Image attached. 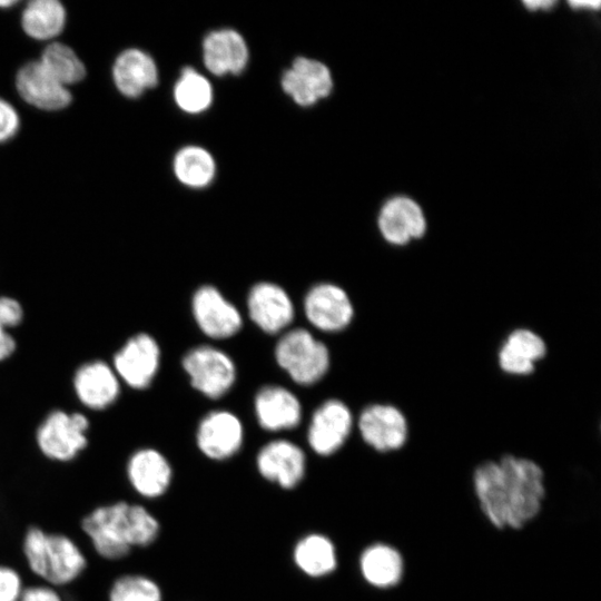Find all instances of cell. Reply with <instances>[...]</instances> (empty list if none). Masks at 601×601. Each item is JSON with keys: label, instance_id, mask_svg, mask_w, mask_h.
Wrapping results in <instances>:
<instances>
[{"label": "cell", "instance_id": "obj_20", "mask_svg": "<svg viewBox=\"0 0 601 601\" xmlns=\"http://www.w3.org/2000/svg\"><path fill=\"white\" fill-rule=\"evenodd\" d=\"M204 63L216 76L239 73L248 60L244 38L233 29L209 32L203 42Z\"/></svg>", "mask_w": 601, "mask_h": 601}, {"label": "cell", "instance_id": "obj_11", "mask_svg": "<svg viewBox=\"0 0 601 601\" xmlns=\"http://www.w3.org/2000/svg\"><path fill=\"white\" fill-rule=\"evenodd\" d=\"M259 474L278 486L290 490L297 486L306 471L303 450L286 440H276L260 449L256 457Z\"/></svg>", "mask_w": 601, "mask_h": 601}, {"label": "cell", "instance_id": "obj_19", "mask_svg": "<svg viewBox=\"0 0 601 601\" xmlns=\"http://www.w3.org/2000/svg\"><path fill=\"white\" fill-rule=\"evenodd\" d=\"M127 475L134 491L147 499L162 496L173 479L167 459L157 450L142 449L131 455Z\"/></svg>", "mask_w": 601, "mask_h": 601}, {"label": "cell", "instance_id": "obj_15", "mask_svg": "<svg viewBox=\"0 0 601 601\" xmlns=\"http://www.w3.org/2000/svg\"><path fill=\"white\" fill-rule=\"evenodd\" d=\"M548 353L544 338L533 329L519 327L511 331L497 351V365L509 375L525 376L535 371Z\"/></svg>", "mask_w": 601, "mask_h": 601}, {"label": "cell", "instance_id": "obj_22", "mask_svg": "<svg viewBox=\"0 0 601 601\" xmlns=\"http://www.w3.org/2000/svg\"><path fill=\"white\" fill-rule=\"evenodd\" d=\"M112 77L117 89L126 97L136 98L156 86L158 71L154 59L139 49H127L116 59Z\"/></svg>", "mask_w": 601, "mask_h": 601}, {"label": "cell", "instance_id": "obj_4", "mask_svg": "<svg viewBox=\"0 0 601 601\" xmlns=\"http://www.w3.org/2000/svg\"><path fill=\"white\" fill-rule=\"evenodd\" d=\"M275 357L278 365L302 385L316 383L329 367L326 345L305 328H295L283 335L276 345Z\"/></svg>", "mask_w": 601, "mask_h": 601}, {"label": "cell", "instance_id": "obj_6", "mask_svg": "<svg viewBox=\"0 0 601 601\" xmlns=\"http://www.w3.org/2000/svg\"><path fill=\"white\" fill-rule=\"evenodd\" d=\"M357 427L363 441L381 453L401 450L408 440V421L401 408L387 403L366 406Z\"/></svg>", "mask_w": 601, "mask_h": 601}, {"label": "cell", "instance_id": "obj_31", "mask_svg": "<svg viewBox=\"0 0 601 601\" xmlns=\"http://www.w3.org/2000/svg\"><path fill=\"white\" fill-rule=\"evenodd\" d=\"M22 317L21 306L9 297H0V361L14 349V341L6 328L17 325Z\"/></svg>", "mask_w": 601, "mask_h": 601}, {"label": "cell", "instance_id": "obj_25", "mask_svg": "<svg viewBox=\"0 0 601 601\" xmlns=\"http://www.w3.org/2000/svg\"><path fill=\"white\" fill-rule=\"evenodd\" d=\"M293 559L296 566L311 578L331 574L337 566V553L333 541L324 534L312 533L295 545Z\"/></svg>", "mask_w": 601, "mask_h": 601}, {"label": "cell", "instance_id": "obj_28", "mask_svg": "<svg viewBox=\"0 0 601 601\" xmlns=\"http://www.w3.org/2000/svg\"><path fill=\"white\" fill-rule=\"evenodd\" d=\"M39 61L49 73L66 87L81 81L86 75L85 65L77 53L61 42L48 45Z\"/></svg>", "mask_w": 601, "mask_h": 601}, {"label": "cell", "instance_id": "obj_32", "mask_svg": "<svg viewBox=\"0 0 601 601\" xmlns=\"http://www.w3.org/2000/svg\"><path fill=\"white\" fill-rule=\"evenodd\" d=\"M24 588L19 572L0 564V601H19Z\"/></svg>", "mask_w": 601, "mask_h": 601}, {"label": "cell", "instance_id": "obj_26", "mask_svg": "<svg viewBox=\"0 0 601 601\" xmlns=\"http://www.w3.org/2000/svg\"><path fill=\"white\" fill-rule=\"evenodd\" d=\"M21 22L29 37L48 40L62 31L66 23V10L57 0H33L26 6Z\"/></svg>", "mask_w": 601, "mask_h": 601}, {"label": "cell", "instance_id": "obj_21", "mask_svg": "<svg viewBox=\"0 0 601 601\" xmlns=\"http://www.w3.org/2000/svg\"><path fill=\"white\" fill-rule=\"evenodd\" d=\"M255 412L260 426L268 431L294 428L302 417L298 398L288 390L269 385L255 397Z\"/></svg>", "mask_w": 601, "mask_h": 601}, {"label": "cell", "instance_id": "obj_12", "mask_svg": "<svg viewBox=\"0 0 601 601\" xmlns=\"http://www.w3.org/2000/svg\"><path fill=\"white\" fill-rule=\"evenodd\" d=\"M243 437V425L236 415L228 411H214L201 420L196 441L204 455L220 461L238 452Z\"/></svg>", "mask_w": 601, "mask_h": 601}, {"label": "cell", "instance_id": "obj_16", "mask_svg": "<svg viewBox=\"0 0 601 601\" xmlns=\"http://www.w3.org/2000/svg\"><path fill=\"white\" fill-rule=\"evenodd\" d=\"M247 306L252 321L269 334L280 332L294 317V306L288 294L280 286L268 282L252 287Z\"/></svg>", "mask_w": 601, "mask_h": 601}, {"label": "cell", "instance_id": "obj_17", "mask_svg": "<svg viewBox=\"0 0 601 601\" xmlns=\"http://www.w3.org/2000/svg\"><path fill=\"white\" fill-rule=\"evenodd\" d=\"M378 228L384 239L404 246L426 231V220L420 206L407 197H394L381 209Z\"/></svg>", "mask_w": 601, "mask_h": 601}, {"label": "cell", "instance_id": "obj_10", "mask_svg": "<svg viewBox=\"0 0 601 601\" xmlns=\"http://www.w3.org/2000/svg\"><path fill=\"white\" fill-rule=\"evenodd\" d=\"M193 314L199 328L209 337L227 338L242 327V315L214 286L199 287L193 297Z\"/></svg>", "mask_w": 601, "mask_h": 601}, {"label": "cell", "instance_id": "obj_37", "mask_svg": "<svg viewBox=\"0 0 601 601\" xmlns=\"http://www.w3.org/2000/svg\"><path fill=\"white\" fill-rule=\"evenodd\" d=\"M14 3H17V1H12V0H2V1H0V7L7 8V7L13 6Z\"/></svg>", "mask_w": 601, "mask_h": 601}, {"label": "cell", "instance_id": "obj_3", "mask_svg": "<svg viewBox=\"0 0 601 601\" xmlns=\"http://www.w3.org/2000/svg\"><path fill=\"white\" fill-rule=\"evenodd\" d=\"M22 551L31 572L50 587L67 585L87 568V559L68 535L30 526L23 538Z\"/></svg>", "mask_w": 601, "mask_h": 601}, {"label": "cell", "instance_id": "obj_34", "mask_svg": "<svg viewBox=\"0 0 601 601\" xmlns=\"http://www.w3.org/2000/svg\"><path fill=\"white\" fill-rule=\"evenodd\" d=\"M19 601H62V599L53 587L31 585L24 588Z\"/></svg>", "mask_w": 601, "mask_h": 601}, {"label": "cell", "instance_id": "obj_33", "mask_svg": "<svg viewBox=\"0 0 601 601\" xmlns=\"http://www.w3.org/2000/svg\"><path fill=\"white\" fill-rule=\"evenodd\" d=\"M20 125L16 109L4 99L0 98V142L12 138Z\"/></svg>", "mask_w": 601, "mask_h": 601}, {"label": "cell", "instance_id": "obj_9", "mask_svg": "<svg viewBox=\"0 0 601 601\" xmlns=\"http://www.w3.org/2000/svg\"><path fill=\"white\" fill-rule=\"evenodd\" d=\"M353 427V415L339 400H328L318 406L307 432L312 450L323 456L334 454L348 439Z\"/></svg>", "mask_w": 601, "mask_h": 601}, {"label": "cell", "instance_id": "obj_8", "mask_svg": "<svg viewBox=\"0 0 601 601\" xmlns=\"http://www.w3.org/2000/svg\"><path fill=\"white\" fill-rule=\"evenodd\" d=\"M304 312L309 323L324 332L346 328L354 307L347 293L338 285L322 283L312 287L304 299Z\"/></svg>", "mask_w": 601, "mask_h": 601}, {"label": "cell", "instance_id": "obj_30", "mask_svg": "<svg viewBox=\"0 0 601 601\" xmlns=\"http://www.w3.org/2000/svg\"><path fill=\"white\" fill-rule=\"evenodd\" d=\"M109 601H161V589L156 581L142 574H125L111 584Z\"/></svg>", "mask_w": 601, "mask_h": 601}, {"label": "cell", "instance_id": "obj_18", "mask_svg": "<svg viewBox=\"0 0 601 601\" xmlns=\"http://www.w3.org/2000/svg\"><path fill=\"white\" fill-rule=\"evenodd\" d=\"M159 347L147 334L130 338L115 357V367L134 388H145L152 381L159 365Z\"/></svg>", "mask_w": 601, "mask_h": 601}, {"label": "cell", "instance_id": "obj_13", "mask_svg": "<svg viewBox=\"0 0 601 601\" xmlns=\"http://www.w3.org/2000/svg\"><path fill=\"white\" fill-rule=\"evenodd\" d=\"M283 90L299 106H312L329 95L333 79L328 68L314 59L297 57L282 76Z\"/></svg>", "mask_w": 601, "mask_h": 601}, {"label": "cell", "instance_id": "obj_14", "mask_svg": "<svg viewBox=\"0 0 601 601\" xmlns=\"http://www.w3.org/2000/svg\"><path fill=\"white\" fill-rule=\"evenodd\" d=\"M16 86L24 101L42 110L63 109L72 99L68 87L49 73L40 61L24 65L17 73Z\"/></svg>", "mask_w": 601, "mask_h": 601}, {"label": "cell", "instance_id": "obj_1", "mask_svg": "<svg viewBox=\"0 0 601 601\" xmlns=\"http://www.w3.org/2000/svg\"><path fill=\"white\" fill-rule=\"evenodd\" d=\"M472 485L481 512L497 530H522L539 515L545 500L543 469L514 454L480 463Z\"/></svg>", "mask_w": 601, "mask_h": 601}, {"label": "cell", "instance_id": "obj_7", "mask_svg": "<svg viewBox=\"0 0 601 601\" xmlns=\"http://www.w3.org/2000/svg\"><path fill=\"white\" fill-rule=\"evenodd\" d=\"M87 428L88 421L83 415L53 412L39 427L37 434L39 449L51 460L70 461L86 447Z\"/></svg>", "mask_w": 601, "mask_h": 601}, {"label": "cell", "instance_id": "obj_5", "mask_svg": "<svg viewBox=\"0 0 601 601\" xmlns=\"http://www.w3.org/2000/svg\"><path fill=\"white\" fill-rule=\"evenodd\" d=\"M183 366L191 385L210 398L224 395L234 384L236 368L231 358L213 346L203 345L190 349Z\"/></svg>", "mask_w": 601, "mask_h": 601}, {"label": "cell", "instance_id": "obj_36", "mask_svg": "<svg viewBox=\"0 0 601 601\" xmlns=\"http://www.w3.org/2000/svg\"><path fill=\"white\" fill-rule=\"evenodd\" d=\"M569 3L573 8L589 7V8H592V9H598L600 7L599 1H570Z\"/></svg>", "mask_w": 601, "mask_h": 601}, {"label": "cell", "instance_id": "obj_23", "mask_svg": "<svg viewBox=\"0 0 601 601\" xmlns=\"http://www.w3.org/2000/svg\"><path fill=\"white\" fill-rule=\"evenodd\" d=\"M359 570L363 579L372 587L390 589L403 579L405 564L401 552L383 542L366 546L359 556Z\"/></svg>", "mask_w": 601, "mask_h": 601}, {"label": "cell", "instance_id": "obj_27", "mask_svg": "<svg viewBox=\"0 0 601 601\" xmlns=\"http://www.w3.org/2000/svg\"><path fill=\"white\" fill-rule=\"evenodd\" d=\"M176 177L189 187H204L215 175V161L211 155L197 146L180 149L174 160Z\"/></svg>", "mask_w": 601, "mask_h": 601}, {"label": "cell", "instance_id": "obj_2", "mask_svg": "<svg viewBox=\"0 0 601 601\" xmlns=\"http://www.w3.org/2000/svg\"><path fill=\"white\" fill-rule=\"evenodd\" d=\"M81 529L100 558L118 561L134 548L154 543L160 524L145 506L118 501L100 505L85 515Z\"/></svg>", "mask_w": 601, "mask_h": 601}, {"label": "cell", "instance_id": "obj_29", "mask_svg": "<svg viewBox=\"0 0 601 601\" xmlns=\"http://www.w3.org/2000/svg\"><path fill=\"white\" fill-rule=\"evenodd\" d=\"M175 101L180 109L198 114L207 109L213 99L209 81L195 69L184 68L174 89Z\"/></svg>", "mask_w": 601, "mask_h": 601}, {"label": "cell", "instance_id": "obj_35", "mask_svg": "<svg viewBox=\"0 0 601 601\" xmlns=\"http://www.w3.org/2000/svg\"><path fill=\"white\" fill-rule=\"evenodd\" d=\"M554 3H555L554 1H524V4L529 9H532V10L541 8V7H543L544 9H548Z\"/></svg>", "mask_w": 601, "mask_h": 601}, {"label": "cell", "instance_id": "obj_24", "mask_svg": "<svg viewBox=\"0 0 601 601\" xmlns=\"http://www.w3.org/2000/svg\"><path fill=\"white\" fill-rule=\"evenodd\" d=\"M75 387L80 401L91 408L108 406L119 392L114 372L101 362L82 366L76 374Z\"/></svg>", "mask_w": 601, "mask_h": 601}]
</instances>
